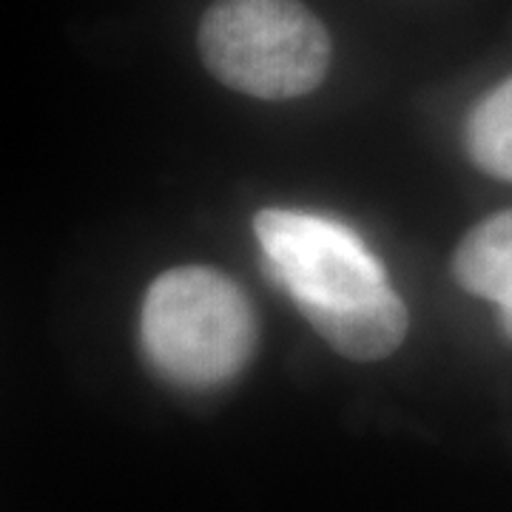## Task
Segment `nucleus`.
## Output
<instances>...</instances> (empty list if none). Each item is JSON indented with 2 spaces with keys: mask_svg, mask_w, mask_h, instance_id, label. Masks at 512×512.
<instances>
[{
  "mask_svg": "<svg viewBox=\"0 0 512 512\" xmlns=\"http://www.w3.org/2000/svg\"><path fill=\"white\" fill-rule=\"evenodd\" d=\"M143 348L168 382H231L256 350L254 308L237 282L217 268H171L146 293Z\"/></svg>",
  "mask_w": 512,
  "mask_h": 512,
  "instance_id": "1",
  "label": "nucleus"
},
{
  "mask_svg": "<svg viewBox=\"0 0 512 512\" xmlns=\"http://www.w3.org/2000/svg\"><path fill=\"white\" fill-rule=\"evenodd\" d=\"M205 69L259 100L311 94L330 69V35L299 0H214L200 20Z\"/></svg>",
  "mask_w": 512,
  "mask_h": 512,
  "instance_id": "2",
  "label": "nucleus"
},
{
  "mask_svg": "<svg viewBox=\"0 0 512 512\" xmlns=\"http://www.w3.org/2000/svg\"><path fill=\"white\" fill-rule=\"evenodd\" d=\"M254 231L271 274L305 319L390 291L382 262L336 220L265 208L254 217Z\"/></svg>",
  "mask_w": 512,
  "mask_h": 512,
  "instance_id": "3",
  "label": "nucleus"
},
{
  "mask_svg": "<svg viewBox=\"0 0 512 512\" xmlns=\"http://www.w3.org/2000/svg\"><path fill=\"white\" fill-rule=\"evenodd\" d=\"M453 276L467 293L498 305L504 336L512 342V211L464 234L453 254Z\"/></svg>",
  "mask_w": 512,
  "mask_h": 512,
  "instance_id": "4",
  "label": "nucleus"
},
{
  "mask_svg": "<svg viewBox=\"0 0 512 512\" xmlns=\"http://www.w3.org/2000/svg\"><path fill=\"white\" fill-rule=\"evenodd\" d=\"M464 140L470 160L484 174L512 183V77L470 111Z\"/></svg>",
  "mask_w": 512,
  "mask_h": 512,
  "instance_id": "5",
  "label": "nucleus"
}]
</instances>
